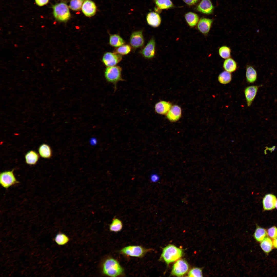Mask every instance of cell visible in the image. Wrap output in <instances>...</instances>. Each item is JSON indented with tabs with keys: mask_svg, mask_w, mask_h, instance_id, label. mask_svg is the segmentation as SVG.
Returning <instances> with one entry per match:
<instances>
[{
	"mask_svg": "<svg viewBox=\"0 0 277 277\" xmlns=\"http://www.w3.org/2000/svg\"><path fill=\"white\" fill-rule=\"evenodd\" d=\"M102 270L104 274L112 277L122 275L124 271L123 268L118 262L112 258H107L103 262Z\"/></svg>",
	"mask_w": 277,
	"mask_h": 277,
	"instance_id": "cell-1",
	"label": "cell"
},
{
	"mask_svg": "<svg viewBox=\"0 0 277 277\" xmlns=\"http://www.w3.org/2000/svg\"><path fill=\"white\" fill-rule=\"evenodd\" d=\"M183 250L172 244H169L163 248L160 258L168 265L178 260L182 256Z\"/></svg>",
	"mask_w": 277,
	"mask_h": 277,
	"instance_id": "cell-2",
	"label": "cell"
},
{
	"mask_svg": "<svg viewBox=\"0 0 277 277\" xmlns=\"http://www.w3.org/2000/svg\"><path fill=\"white\" fill-rule=\"evenodd\" d=\"M122 69L119 66H114L107 67L104 72V76L106 81L113 84L114 85V92L117 89V85L119 81H125L122 75Z\"/></svg>",
	"mask_w": 277,
	"mask_h": 277,
	"instance_id": "cell-3",
	"label": "cell"
},
{
	"mask_svg": "<svg viewBox=\"0 0 277 277\" xmlns=\"http://www.w3.org/2000/svg\"><path fill=\"white\" fill-rule=\"evenodd\" d=\"M152 250L140 245H130L123 248L120 250L119 252L128 256L141 258Z\"/></svg>",
	"mask_w": 277,
	"mask_h": 277,
	"instance_id": "cell-4",
	"label": "cell"
},
{
	"mask_svg": "<svg viewBox=\"0 0 277 277\" xmlns=\"http://www.w3.org/2000/svg\"><path fill=\"white\" fill-rule=\"evenodd\" d=\"M54 16L58 21L62 22L68 20L71 17L69 8L65 3L61 2L53 7Z\"/></svg>",
	"mask_w": 277,
	"mask_h": 277,
	"instance_id": "cell-5",
	"label": "cell"
},
{
	"mask_svg": "<svg viewBox=\"0 0 277 277\" xmlns=\"http://www.w3.org/2000/svg\"><path fill=\"white\" fill-rule=\"evenodd\" d=\"M14 169L1 172L0 174V183L5 189L19 183L14 173Z\"/></svg>",
	"mask_w": 277,
	"mask_h": 277,
	"instance_id": "cell-6",
	"label": "cell"
},
{
	"mask_svg": "<svg viewBox=\"0 0 277 277\" xmlns=\"http://www.w3.org/2000/svg\"><path fill=\"white\" fill-rule=\"evenodd\" d=\"M189 267L186 261L182 259L178 260L173 266L171 274L177 276H183L188 272Z\"/></svg>",
	"mask_w": 277,
	"mask_h": 277,
	"instance_id": "cell-7",
	"label": "cell"
},
{
	"mask_svg": "<svg viewBox=\"0 0 277 277\" xmlns=\"http://www.w3.org/2000/svg\"><path fill=\"white\" fill-rule=\"evenodd\" d=\"M129 42L131 46L134 49L143 47L145 43L143 30H141L133 32L130 36Z\"/></svg>",
	"mask_w": 277,
	"mask_h": 277,
	"instance_id": "cell-8",
	"label": "cell"
},
{
	"mask_svg": "<svg viewBox=\"0 0 277 277\" xmlns=\"http://www.w3.org/2000/svg\"><path fill=\"white\" fill-rule=\"evenodd\" d=\"M122 56L114 52H107L105 53L102 58V61L107 67L115 66L121 61Z\"/></svg>",
	"mask_w": 277,
	"mask_h": 277,
	"instance_id": "cell-9",
	"label": "cell"
},
{
	"mask_svg": "<svg viewBox=\"0 0 277 277\" xmlns=\"http://www.w3.org/2000/svg\"><path fill=\"white\" fill-rule=\"evenodd\" d=\"M155 40L153 38H152L140 51V53L145 58H152L155 55Z\"/></svg>",
	"mask_w": 277,
	"mask_h": 277,
	"instance_id": "cell-10",
	"label": "cell"
},
{
	"mask_svg": "<svg viewBox=\"0 0 277 277\" xmlns=\"http://www.w3.org/2000/svg\"><path fill=\"white\" fill-rule=\"evenodd\" d=\"M262 85H253L247 87L244 90V93L246 104L248 107L250 106L255 99L259 88Z\"/></svg>",
	"mask_w": 277,
	"mask_h": 277,
	"instance_id": "cell-11",
	"label": "cell"
},
{
	"mask_svg": "<svg viewBox=\"0 0 277 277\" xmlns=\"http://www.w3.org/2000/svg\"><path fill=\"white\" fill-rule=\"evenodd\" d=\"M276 199L275 196L273 194L268 193L266 194L262 199L263 211H270L274 209Z\"/></svg>",
	"mask_w": 277,
	"mask_h": 277,
	"instance_id": "cell-12",
	"label": "cell"
},
{
	"mask_svg": "<svg viewBox=\"0 0 277 277\" xmlns=\"http://www.w3.org/2000/svg\"><path fill=\"white\" fill-rule=\"evenodd\" d=\"M213 21L212 19L208 18H201L197 25L198 30L203 35H207L210 31Z\"/></svg>",
	"mask_w": 277,
	"mask_h": 277,
	"instance_id": "cell-13",
	"label": "cell"
},
{
	"mask_svg": "<svg viewBox=\"0 0 277 277\" xmlns=\"http://www.w3.org/2000/svg\"><path fill=\"white\" fill-rule=\"evenodd\" d=\"M82 11L86 16L90 17L95 14L96 6L94 2L91 0L84 1L82 8Z\"/></svg>",
	"mask_w": 277,
	"mask_h": 277,
	"instance_id": "cell-14",
	"label": "cell"
},
{
	"mask_svg": "<svg viewBox=\"0 0 277 277\" xmlns=\"http://www.w3.org/2000/svg\"><path fill=\"white\" fill-rule=\"evenodd\" d=\"M167 118L171 122L178 121L182 115V110L180 107L177 105L172 106L171 108L166 114Z\"/></svg>",
	"mask_w": 277,
	"mask_h": 277,
	"instance_id": "cell-15",
	"label": "cell"
},
{
	"mask_svg": "<svg viewBox=\"0 0 277 277\" xmlns=\"http://www.w3.org/2000/svg\"><path fill=\"white\" fill-rule=\"evenodd\" d=\"M172 106L171 103L165 101H160L155 105L154 108L155 112L161 115L166 114Z\"/></svg>",
	"mask_w": 277,
	"mask_h": 277,
	"instance_id": "cell-16",
	"label": "cell"
},
{
	"mask_svg": "<svg viewBox=\"0 0 277 277\" xmlns=\"http://www.w3.org/2000/svg\"><path fill=\"white\" fill-rule=\"evenodd\" d=\"M197 10L206 14H209L213 12L214 7L210 0H202L197 6Z\"/></svg>",
	"mask_w": 277,
	"mask_h": 277,
	"instance_id": "cell-17",
	"label": "cell"
},
{
	"mask_svg": "<svg viewBox=\"0 0 277 277\" xmlns=\"http://www.w3.org/2000/svg\"><path fill=\"white\" fill-rule=\"evenodd\" d=\"M146 20L148 24L153 27H157L159 26L161 22V19L159 15L154 12L149 13L146 17Z\"/></svg>",
	"mask_w": 277,
	"mask_h": 277,
	"instance_id": "cell-18",
	"label": "cell"
},
{
	"mask_svg": "<svg viewBox=\"0 0 277 277\" xmlns=\"http://www.w3.org/2000/svg\"><path fill=\"white\" fill-rule=\"evenodd\" d=\"M245 76L246 81L249 83H253L256 81L258 77L257 72L253 66L250 65H247Z\"/></svg>",
	"mask_w": 277,
	"mask_h": 277,
	"instance_id": "cell-19",
	"label": "cell"
},
{
	"mask_svg": "<svg viewBox=\"0 0 277 277\" xmlns=\"http://www.w3.org/2000/svg\"><path fill=\"white\" fill-rule=\"evenodd\" d=\"M39 155L35 151L31 150L25 154V159L26 163L29 165H34L38 162Z\"/></svg>",
	"mask_w": 277,
	"mask_h": 277,
	"instance_id": "cell-20",
	"label": "cell"
},
{
	"mask_svg": "<svg viewBox=\"0 0 277 277\" xmlns=\"http://www.w3.org/2000/svg\"><path fill=\"white\" fill-rule=\"evenodd\" d=\"M38 152L39 155L43 158L49 159L52 155V151L51 147L46 144H42L39 146Z\"/></svg>",
	"mask_w": 277,
	"mask_h": 277,
	"instance_id": "cell-21",
	"label": "cell"
},
{
	"mask_svg": "<svg viewBox=\"0 0 277 277\" xmlns=\"http://www.w3.org/2000/svg\"><path fill=\"white\" fill-rule=\"evenodd\" d=\"M223 66L225 71L231 73L236 70L237 64L236 61L230 57L225 59L223 63Z\"/></svg>",
	"mask_w": 277,
	"mask_h": 277,
	"instance_id": "cell-22",
	"label": "cell"
},
{
	"mask_svg": "<svg viewBox=\"0 0 277 277\" xmlns=\"http://www.w3.org/2000/svg\"><path fill=\"white\" fill-rule=\"evenodd\" d=\"M125 43L124 40L119 35L110 34L109 44L111 46L117 48L124 45Z\"/></svg>",
	"mask_w": 277,
	"mask_h": 277,
	"instance_id": "cell-23",
	"label": "cell"
},
{
	"mask_svg": "<svg viewBox=\"0 0 277 277\" xmlns=\"http://www.w3.org/2000/svg\"><path fill=\"white\" fill-rule=\"evenodd\" d=\"M186 21L191 27H193L198 23L199 17L197 14L192 12H189L185 15Z\"/></svg>",
	"mask_w": 277,
	"mask_h": 277,
	"instance_id": "cell-24",
	"label": "cell"
},
{
	"mask_svg": "<svg viewBox=\"0 0 277 277\" xmlns=\"http://www.w3.org/2000/svg\"><path fill=\"white\" fill-rule=\"evenodd\" d=\"M256 226L253 236L257 242H261L267 237V232L265 229L258 225Z\"/></svg>",
	"mask_w": 277,
	"mask_h": 277,
	"instance_id": "cell-25",
	"label": "cell"
},
{
	"mask_svg": "<svg viewBox=\"0 0 277 277\" xmlns=\"http://www.w3.org/2000/svg\"><path fill=\"white\" fill-rule=\"evenodd\" d=\"M232 79L231 73L224 71L221 72L218 77V80L221 84H225L230 83Z\"/></svg>",
	"mask_w": 277,
	"mask_h": 277,
	"instance_id": "cell-26",
	"label": "cell"
},
{
	"mask_svg": "<svg viewBox=\"0 0 277 277\" xmlns=\"http://www.w3.org/2000/svg\"><path fill=\"white\" fill-rule=\"evenodd\" d=\"M122 221L117 218H114L109 225V229L111 231L117 232L120 231L123 228Z\"/></svg>",
	"mask_w": 277,
	"mask_h": 277,
	"instance_id": "cell-27",
	"label": "cell"
},
{
	"mask_svg": "<svg viewBox=\"0 0 277 277\" xmlns=\"http://www.w3.org/2000/svg\"><path fill=\"white\" fill-rule=\"evenodd\" d=\"M260 245L262 250L265 253H268L272 250L273 242L270 238L266 237L261 242Z\"/></svg>",
	"mask_w": 277,
	"mask_h": 277,
	"instance_id": "cell-28",
	"label": "cell"
},
{
	"mask_svg": "<svg viewBox=\"0 0 277 277\" xmlns=\"http://www.w3.org/2000/svg\"><path fill=\"white\" fill-rule=\"evenodd\" d=\"M231 52L230 48L226 45L221 46L218 50V53L220 56L225 59L231 57Z\"/></svg>",
	"mask_w": 277,
	"mask_h": 277,
	"instance_id": "cell-29",
	"label": "cell"
},
{
	"mask_svg": "<svg viewBox=\"0 0 277 277\" xmlns=\"http://www.w3.org/2000/svg\"><path fill=\"white\" fill-rule=\"evenodd\" d=\"M158 8L160 9H166L172 7L173 4L171 0H155Z\"/></svg>",
	"mask_w": 277,
	"mask_h": 277,
	"instance_id": "cell-30",
	"label": "cell"
},
{
	"mask_svg": "<svg viewBox=\"0 0 277 277\" xmlns=\"http://www.w3.org/2000/svg\"><path fill=\"white\" fill-rule=\"evenodd\" d=\"M54 239L56 243L60 245H63L66 244L69 242L70 240L67 235L62 233L57 234Z\"/></svg>",
	"mask_w": 277,
	"mask_h": 277,
	"instance_id": "cell-31",
	"label": "cell"
},
{
	"mask_svg": "<svg viewBox=\"0 0 277 277\" xmlns=\"http://www.w3.org/2000/svg\"><path fill=\"white\" fill-rule=\"evenodd\" d=\"M131 46L128 44L123 45L115 49L114 52L121 55H126L131 52Z\"/></svg>",
	"mask_w": 277,
	"mask_h": 277,
	"instance_id": "cell-32",
	"label": "cell"
},
{
	"mask_svg": "<svg viewBox=\"0 0 277 277\" xmlns=\"http://www.w3.org/2000/svg\"><path fill=\"white\" fill-rule=\"evenodd\" d=\"M84 1V0H71L69 7L74 11L80 10L82 8Z\"/></svg>",
	"mask_w": 277,
	"mask_h": 277,
	"instance_id": "cell-33",
	"label": "cell"
},
{
	"mask_svg": "<svg viewBox=\"0 0 277 277\" xmlns=\"http://www.w3.org/2000/svg\"><path fill=\"white\" fill-rule=\"evenodd\" d=\"M188 275L189 277H202V269L198 267L194 268L189 271Z\"/></svg>",
	"mask_w": 277,
	"mask_h": 277,
	"instance_id": "cell-34",
	"label": "cell"
},
{
	"mask_svg": "<svg viewBox=\"0 0 277 277\" xmlns=\"http://www.w3.org/2000/svg\"><path fill=\"white\" fill-rule=\"evenodd\" d=\"M268 235L271 239H274L277 238V227L273 226L269 229L267 231Z\"/></svg>",
	"mask_w": 277,
	"mask_h": 277,
	"instance_id": "cell-35",
	"label": "cell"
},
{
	"mask_svg": "<svg viewBox=\"0 0 277 277\" xmlns=\"http://www.w3.org/2000/svg\"><path fill=\"white\" fill-rule=\"evenodd\" d=\"M150 179L151 182L153 183H156L160 180V177L157 174L154 173L151 174Z\"/></svg>",
	"mask_w": 277,
	"mask_h": 277,
	"instance_id": "cell-36",
	"label": "cell"
},
{
	"mask_svg": "<svg viewBox=\"0 0 277 277\" xmlns=\"http://www.w3.org/2000/svg\"><path fill=\"white\" fill-rule=\"evenodd\" d=\"M49 0H35L37 5L40 6H43L47 4Z\"/></svg>",
	"mask_w": 277,
	"mask_h": 277,
	"instance_id": "cell-37",
	"label": "cell"
},
{
	"mask_svg": "<svg viewBox=\"0 0 277 277\" xmlns=\"http://www.w3.org/2000/svg\"><path fill=\"white\" fill-rule=\"evenodd\" d=\"M186 4L189 5H192L195 4L198 0H183Z\"/></svg>",
	"mask_w": 277,
	"mask_h": 277,
	"instance_id": "cell-38",
	"label": "cell"
},
{
	"mask_svg": "<svg viewBox=\"0 0 277 277\" xmlns=\"http://www.w3.org/2000/svg\"><path fill=\"white\" fill-rule=\"evenodd\" d=\"M272 242L273 246L277 249V238L274 239Z\"/></svg>",
	"mask_w": 277,
	"mask_h": 277,
	"instance_id": "cell-39",
	"label": "cell"
},
{
	"mask_svg": "<svg viewBox=\"0 0 277 277\" xmlns=\"http://www.w3.org/2000/svg\"><path fill=\"white\" fill-rule=\"evenodd\" d=\"M275 208H276V209H277V199H276V202L275 205Z\"/></svg>",
	"mask_w": 277,
	"mask_h": 277,
	"instance_id": "cell-40",
	"label": "cell"
}]
</instances>
